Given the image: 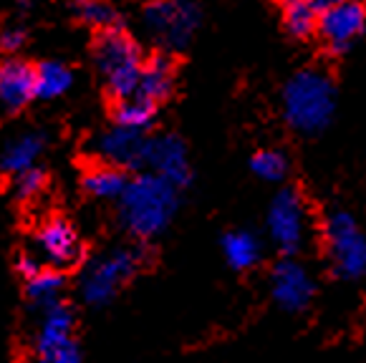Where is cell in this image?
<instances>
[{
    "label": "cell",
    "instance_id": "obj_1",
    "mask_svg": "<svg viewBox=\"0 0 366 363\" xmlns=\"http://www.w3.org/2000/svg\"><path fill=\"white\" fill-rule=\"evenodd\" d=\"M119 204V222L137 240H152L162 235L177 212V187L154 171L132 176Z\"/></svg>",
    "mask_w": 366,
    "mask_h": 363
},
{
    "label": "cell",
    "instance_id": "obj_2",
    "mask_svg": "<svg viewBox=\"0 0 366 363\" xmlns=\"http://www.w3.org/2000/svg\"><path fill=\"white\" fill-rule=\"evenodd\" d=\"M336 111V91L326 74L316 69L298 71L283 89V116L298 134H318Z\"/></svg>",
    "mask_w": 366,
    "mask_h": 363
},
{
    "label": "cell",
    "instance_id": "obj_3",
    "mask_svg": "<svg viewBox=\"0 0 366 363\" xmlns=\"http://www.w3.org/2000/svg\"><path fill=\"white\" fill-rule=\"evenodd\" d=\"M94 59H97V69L102 74L104 84H107L109 94L117 101L134 96L147 61L142 56L139 43L129 33H124L122 28L102 31Z\"/></svg>",
    "mask_w": 366,
    "mask_h": 363
},
{
    "label": "cell",
    "instance_id": "obj_4",
    "mask_svg": "<svg viewBox=\"0 0 366 363\" xmlns=\"http://www.w3.org/2000/svg\"><path fill=\"white\" fill-rule=\"evenodd\" d=\"M144 265V252L139 247H117L107 255L89 262L84 275H81L79 293L81 300L92 308H104L119 295L139 267Z\"/></svg>",
    "mask_w": 366,
    "mask_h": 363
},
{
    "label": "cell",
    "instance_id": "obj_5",
    "mask_svg": "<svg viewBox=\"0 0 366 363\" xmlns=\"http://www.w3.org/2000/svg\"><path fill=\"white\" fill-rule=\"evenodd\" d=\"M323 245L331 270L341 280H361L366 275V232L356 217L344 209H334L323 222Z\"/></svg>",
    "mask_w": 366,
    "mask_h": 363
},
{
    "label": "cell",
    "instance_id": "obj_6",
    "mask_svg": "<svg viewBox=\"0 0 366 363\" xmlns=\"http://www.w3.org/2000/svg\"><path fill=\"white\" fill-rule=\"evenodd\" d=\"M74 310L66 300L41 310L31 338V363H84V353L74 338Z\"/></svg>",
    "mask_w": 366,
    "mask_h": 363
},
{
    "label": "cell",
    "instance_id": "obj_7",
    "mask_svg": "<svg viewBox=\"0 0 366 363\" xmlns=\"http://www.w3.org/2000/svg\"><path fill=\"white\" fill-rule=\"evenodd\" d=\"M199 26V6L194 0H149L144 8V28L164 51H182Z\"/></svg>",
    "mask_w": 366,
    "mask_h": 363
},
{
    "label": "cell",
    "instance_id": "obj_8",
    "mask_svg": "<svg viewBox=\"0 0 366 363\" xmlns=\"http://www.w3.org/2000/svg\"><path fill=\"white\" fill-rule=\"evenodd\" d=\"M308 227H311V217H308V204L301 197V192L293 187H283L273 197L265 214V230L275 247L283 255H296L303 250L308 240Z\"/></svg>",
    "mask_w": 366,
    "mask_h": 363
},
{
    "label": "cell",
    "instance_id": "obj_9",
    "mask_svg": "<svg viewBox=\"0 0 366 363\" xmlns=\"http://www.w3.org/2000/svg\"><path fill=\"white\" fill-rule=\"evenodd\" d=\"M33 252L46 267L66 272L84 260V242L69 219L51 217L33 235Z\"/></svg>",
    "mask_w": 366,
    "mask_h": 363
},
{
    "label": "cell",
    "instance_id": "obj_10",
    "mask_svg": "<svg viewBox=\"0 0 366 363\" xmlns=\"http://www.w3.org/2000/svg\"><path fill=\"white\" fill-rule=\"evenodd\" d=\"M316 293V280L311 270L296 257H283L270 270V295L286 313H303Z\"/></svg>",
    "mask_w": 366,
    "mask_h": 363
},
{
    "label": "cell",
    "instance_id": "obj_11",
    "mask_svg": "<svg viewBox=\"0 0 366 363\" xmlns=\"http://www.w3.org/2000/svg\"><path fill=\"white\" fill-rule=\"evenodd\" d=\"M366 28V6L361 0H344L318 16L316 33L331 54H344Z\"/></svg>",
    "mask_w": 366,
    "mask_h": 363
},
{
    "label": "cell",
    "instance_id": "obj_12",
    "mask_svg": "<svg viewBox=\"0 0 366 363\" xmlns=\"http://www.w3.org/2000/svg\"><path fill=\"white\" fill-rule=\"evenodd\" d=\"M147 146H149L147 131H137V129H127L114 124L112 129L102 131L94 139V154L104 164H112L129 171V169H142L147 164Z\"/></svg>",
    "mask_w": 366,
    "mask_h": 363
},
{
    "label": "cell",
    "instance_id": "obj_13",
    "mask_svg": "<svg viewBox=\"0 0 366 363\" xmlns=\"http://www.w3.org/2000/svg\"><path fill=\"white\" fill-rule=\"evenodd\" d=\"M147 171H154L157 176L167 179L174 187H184L192 176L189 169V156L187 146L179 136L174 134H162V136H149V146H147Z\"/></svg>",
    "mask_w": 366,
    "mask_h": 363
},
{
    "label": "cell",
    "instance_id": "obj_14",
    "mask_svg": "<svg viewBox=\"0 0 366 363\" xmlns=\"http://www.w3.org/2000/svg\"><path fill=\"white\" fill-rule=\"evenodd\" d=\"M36 99V69L26 61H6L0 66V111L16 114Z\"/></svg>",
    "mask_w": 366,
    "mask_h": 363
},
{
    "label": "cell",
    "instance_id": "obj_15",
    "mask_svg": "<svg viewBox=\"0 0 366 363\" xmlns=\"http://www.w3.org/2000/svg\"><path fill=\"white\" fill-rule=\"evenodd\" d=\"M46 149L44 134L38 131H21L13 134L11 139L0 149V171H6L8 176L26 171L31 166H38V159Z\"/></svg>",
    "mask_w": 366,
    "mask_h": 363
},
{
    "label": "cell",
    "instance_id": "obj_16",
    "mask_svg": "<svg viewBox=\"0 0 366 363\" xmlns=\"http://www.w3.org/2000/svg\"><path fill=\"white\" fill-rule=\"evenodd\" d=\"M172 84H174L172 61L167 56H154V59H149L144 64V71H142V79L134 91V96L159 106L172 94Z\"/></svg>",
    "mask_w": 366,
    "mask_h": 363
},
{
    "label": "cell",
    "instance_id": "obj_17",
    "mask_svg": "<svg viewBox=\"0 0 366 363\" xmlns=\"http://www.w3.org/2000/svg\"><path fill=\"white\" fill-rule=\"evenodd\" d=\"M64 290H66L64 272L54 270V267L44 265L36 275L26 278V295L38 313L46 310V308H51V305L61 303V300H64Z\"/></svg>",
    "mask_w": 366,
    "mask_h": 363
},
{
    "label": "cell",
    "instance_id": "obj_18",
    "mask_svg": "<svg viewBox=\"0 0 366 363\" xmlns=\"http://www.w3.org/2000/svg\"><path fill=\"white\" fill-rule=\"evenodd\" d=\"M260 252H263V245L258 235H253L250 230H232L222 237V255L232 270L242 272L255 267L260 262Z\"/></svg>",
    "mask_w": 366,
    "mask_h": 363
},
{
    "label": "cell",
    "instance_id": "obj_19",
    "mask_svg": "<svg viewBox=\"0 0 366 363\" xmlns=\"http://www.w3.org/2000/svg\"><path fill=\"white\" fill-rule=\"evenodd\" d=\"M84 189H86L89 197L94 199H119L122 192L129 184V176H127L124 169L112 164H99L94 169H89L84 174Z\"/></svg>",
    "mask_w": 366,
    "mask_h": 363
},
{
    "label": "cell",
    "instance_id": "obj_20",
    "mask_svg": "<svg viewBox=\"0 0 366 363\" xmlns=\"http://www.w3.org/2000/svg\"><path fill=\"white\" fill-rule=\"evenodd\" d=\"M280 16H283V28L293 38H308L316 33L321 13L313 0H280Z\"/></svg>",
    "mask_w": 366,
    "mask_h": 363
},
{
    "label": "cell",
    "instance_id": "obj_21",
    "mask_svg": "<svg viewBox=\"0 0 366 363\" xmlns=\"http://www.w3.org/2000/svg\"><path fill=\"white\" fill-rule=\"evenodd\" d=\"M74 84L69 66L59 64V61H46L36 69V96L41 99H59Z\"/></svg>",
    "mask_w": 366,
    "mask_h": 363
},
{
    "label": "cell",
    "instance_id": "obj_22",
    "mask_svg": "<svg viewBox=\"0 0 366 363\" xmlns=\"http://www.w3.org/2000/svg\"><path fill=\"white\" fill-rule=\"evenodd\" d=\"M154 111L157 106L139 96H129V99H122L117 104V119L119 126H127V129H137V131H147L154 121Z\"/></svg>",
    "mask_w": 366,
    "mask_h": 363
},
{
    "label": "cell",
    "instance_id": "obj_23",
    "mask_svg": "<svg viewBox=\"0 0 366 363\" xmlns=\"http://www.w3.org/2000/svg\"><path fill=\"white\" fill-rule=\"evenodd\" d=\"M250 171L263 182H283L288 174V156L278 149H260L250 156Z\"/></svg>",
    "mask_w": 366,
    "mask_h": 363
},
{
    "label": "cell",
    "instance_id": "obj_24",
    "mask_svg": "<svg viewBox=\"0 0 366 363\" xmlns=\"http://www.w3.org/2000/svg\"><path fill=\"white\" fill-rule=\"evenodd\" d=\"M79 16L86 26L102 31H112V28H122V18H119L117 8L107 0H81Z\"/></svg>",
    "mask_w": 366,
    "mask_h": 363
},
{
    "label": "cell",
    "instance_id": "obj_25",
    "mask_svg": "<svg viewBox=\"0 0 366 363\" xmlns=\"http://www.w3.org/2000/svg\"><path fill=\"white\" fill-rule=\"evenodd\" d=\"M46 184H49V176H46L44 169H38V166L18 171V174H13L11 182L13 194H16L18 202H33V199H38L46 192Z\"/></svg>",
    "mask_w": 366,
    "mask_h": 363
},
{
    "label": "cell",
    "instance_id": "obj_26",
    "mask_svg": "<svg viewBox=\"0 0 366 363\" xmlns=\"http://www.w3.org/2000/svg\"><path fill=\"white\" fill-rule=\"evenodd\" d=\"M18 272H21V278L26 280V278H31V275H36L38 270H41V267H44V262L38 260L36 257V252H23L21 257H18Z\"/></svg>",
    "mask_w": 366,
    "mask_h": 363
},
{
    "label": "cell",
    "instance_id": "obj_27",
    "mask_svg": "<svg viewBox=\"0 0 366 363\" xmlns=\"http://www.w3.org/2000/svg\"><path fill=\"white\" fill-rule=\"evenodd\" d=\"M26 43V33L23 28H6V31L0 33V46L6 51H18Z\"/></svg>",
    "mask_w": 366,
    "mask_h": 363
},
{
    "label": "cell",
    "instance_id": "obj_28",
    "mask_svg": "<svg viewBox=\"0 0 366 363\" xmlns=\"http://www.w3.org/2000/svg\"><path fill=\"white\" fill-rule=\"evenodd\" d=\"M313 3H316L318 13H323V11H326V8L336 6V3H344V0H313Z\"/></svg>",
    "mask_w": 366,
    "mask_h": 363
},
{
    "label": "cell",
    "instance_id": "obj_29",
    "mask_svg": "<svg viewBox=\"0 0 366 363\" xmlns=\"http://www.w3.org/2000/svg\"><path fill=\"white\" fill-rule=\"evenodd\" d=\"M18 3H21V6H31L33 0H18Z\"/></svg>",
    "mask_w": 366,
    "mask_h": 363
}]
</instances>
